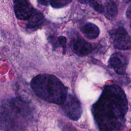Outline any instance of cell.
<instances>
[{"label":"cell","instance_id":"cell-8","mask_svg":"<svg viewBox=\"0 0 131 131\" xmlns=\"http://www.w3.org/2000/svg\"><path fill=\"white\" fill-rule=\"evenodd\" d=\"M93 48L89 42L81 39H77L73 46L74 52L78 56L83 57L89 55L92 51Z\"/></svg>","mask_w":131,"mask_h":131},{"label":"cell","instance_id":"cell-9","mask_svg":"<svg viewBox=\"0 0 131 131\" xmlns=\"http://www.w3.org/2000/svg\"><path fill=\"white\" fill-rule=\"evenodd\" d=\"M81 31L85 37L90 39L97 38L100 34V30L97 26L92 23H87L81 28Z\"/></svg>","mask_w":131,"mask_h":131},{"label":"cell","instance_id":"cell-7","mask_svg":"<svg viewBox=\"0 0 131 131\" xmlns=\"http://www.w3.org/2000/svg\"><path fill=\"white\" fill-rule=\"evenodd\" d=\"M127 61L120 53H115L111 55L108 61V67L119 75L125 74Z\"/></svg>","mask_w":131,"mask_h":131},{"label":"cell","instance_id":"cell-5","mask_svg":"<svg viewBox=\"0 0 131 131\" xmlns=\"http://www.w3.org/2000/svg\"><path fill=\"white\" fill-rule=\"evenodd\" d=\"M110 33L115 48L122 50L131 49V37L124 28H118L112 30Z\"/></svg>","mask_w":131,"mask_h":131},{"label":"cell","instance_id":"cell-4","mask_svg":"<svg viewBox=\"0 0 131 131\" xmlns=\"http://www.w3.org/2000/svg\"><path fill=\"white\" fill-rule=\"evenodd\" d=\"M62 105L63 112L70 119L73 121L79 120L82 113V108L76 97L72 94L68 95Z\"/></svg>","mask_w":131,"mask_h":131},{"label":"cell","instance_id":"cell-12","mask_svg":"<svg viewBox=\"0 0 131 131\" xmlns=\"http://www.w3.org/2000/svg\"><path fill=\"white\" fill-rule=\"evenodd\" d=\"M72 0H38V2L44 6H47L48 4L54 8H59L68 5L71 3Z\"/></svg>","mask_w":131,"mask_h":131},{"label":"cell","instance_id":"cell-20","mask_svg":"<svg viewBox=\"0 0 131 131\" xmlns=\"http://www.w3.org/2000/svg\"><path fill=\"white\" fill-rule=\"evenodd\" d=\"M130 28H131V24H130Z\"/></svg>","mask_w":131,"mask_h":131},{"label":"cell","instance_id":"cell-3","mask_svg":"<svg viewBox=\"0 0 131 131\" xmlns=\"http://www.w3.org/2000/svg\"><path fill=\"white\" fill-rule=\"evenodd\" d=\"M32 116L30 106L20 99L9 100L0 107V123L8 129L24 128Z\"/></svg>","mask_w":131,"mask_h":131},{"label":"cell","instance_id":"cell-16","mask_svg":"<svg viewBox=\"0 0 131 131\" xmlns=\"http://www.w3.org/2000/svg\"><path fill=\"white\" fill-rule=\"evenodd\" d=\"M61 128L62 131H78L74 127L69 124H64Z\"/></svg>","mask_w":131,"mask_h":131},{"label":"cell","instance_id":"cell-19","mask_svg":"<svg viewBox=\"0 0 131 131\" xmlns=\"http://www.w3.org/2000/svg\"><path fill=\"white\" fill-rule=\"evenodd\" d=\"M123 2L125 4H128L131 2V0H123Z\"/></svg>","mask_w":131,"mask_h":131},{"label":"cell","instance_id":"cell-17","mask_svg":"<svg viewBox=\"0 0 131 131\" xmlns=\"http://www.w3.org/2000/svg\"><path fill=\"white\" fill-rule=\"evenodd\" d=\"M126 16L127 18L131 19V5L128 7L126 11Z\"/></svg>","mask_w":131,"mask_h":131},{"label":"cell","instance_id":"cell-11","mask_svg":"<svg viewBox=\"0 0 131 131\" xmlns=\"http://www.w3.org/2000/svg\"><path fill=\"white\" fill-rule=\"evenodd\" d=\"M43 15L38 11L35 10L31 16L29 17L27 27L29 28H34L41 25L43 21Z\"/></svg>","mask_w":131,"mask_h":131},{"label":"cell","instance_id":"cell-18","mask_svg":"<svg viewBox=\"0 0 131 131\" xmlns=\"http://www.w3.org/2000/svg\"><path fill=\"white\" fill-rule=\"evenodd\" d=\"M78 2L83 4H86L89 3L92 0H78Z\"/></svg>","mask_w":131,"mask_h":131},{"label":"cell","instance_id":"cell-14","mask_svg":"<svg viewBox=\"0 0 131 131\" xmlns=\"http://www.w3.org/2000/svg\"><path fill=\"white\" fill-rule=\"evenodd\" d=\"M58 40L60 47L62 48V54L64 55L67 51V38L63 36L58 37Z\"/></svg>","mask_w":131,"mask_h":131},{"label":"cell","instance_id":"cell-13","mask_svg":"<svg viewBox=\"0 0 131 131\" xmlns=\"http://www.w3.org/2000/svg\"><path fill=\"white\" fill-rule=\"evenodd\" d=\"M89 4L97 12L99 13H103L104 12V6L99 0H92Z\"/></svg>","mask_w":131,"mask_h":131},{"label":"cell","instance_id":"cell-2","mask_svg":"<svg viewBox=\"0 0 131 131\" xmlns=\"http://www.w3.org/2000/svg\"><path fill=\"white\" fill-rule=\"evenodd\" d=\"M31 86L38 97L48 102L62 105L68 96L67 88L54 75L40 74L33 78Z\"/></svg>","mask_w":131,"mask_h":131},{"label":"cell","instance_id":"cell-15","mask_svg":"<svg viewBox=\"0 0 131 131\" xmlns=\"http://www.w3.org/2000/svg\"><path fill=\"white\" fill-rule=\"evenodd\" d=\"M49 40L50 43L52 45L53 50L56 49L57 48H58L59 46H60L58 38H57V39H56L55 37H50L49 38Z\"/></svg>","mask_w":131,"mask_h":131},{"label":"cell","instance_id":"cell-10","mask_svg":"<svg viewBox=\"0 0 131 131\" xmlns=\"http://www.w3.org/2000/svg\"><path fill=\"white\" fill-rule=\"evenodd\" d=\"M104 11L105 12V15L109 19H113L117 16L118 9L114 1H105L104 5Z\"/></svg>","mask_w":131,"mask_h":131},{"label":"cell","instance_id":"cell-6","mask_svg":"<svg viewBox=\"0 0 131 131\" xmlns=\"http://www.w3.org/2000/svg\"><path fill=\"white\" fill-rule=\"evenodd\" d=\"M13 1L16 17L20 20H28L35 10L28 0H13Z\"/></svg>","mask_w":131,"mask_h":131},{"label":"cell","instance_id":"cell-1","mask_svg":"<svg viewBox=\"0 0 131 131\" xmlns=\"http://www.w3.org/2000/svg\"><path fill=\"white\" fill-rule=\"evenodd\" d=\"M128 102L124 91L115 84L105 85L92 106V113L99 131H120L124 126Z\"/></svg>","mask_w":131,"mask_h":131}]
</instances>
